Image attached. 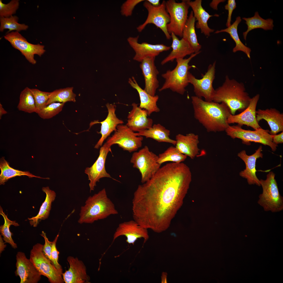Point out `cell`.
<instances>
[{
    "label": "cell",
    "mask_w": 283,
    "mask_h": 283,
    "mask_svg": "<svg viewBox=\"0 0 283 283\" xmlns=\"http://www.w3.org/2000/svg\"><path fill=\"white\" fill-rule=\"evenodd\" d=\"M189 167L167 164L134 193V220L142 227L160 233L166 230L181 206L192 181Z\"/></svg>",
    "instance_id": "6da1fadb"
},
{
    "label": "cell",
    "mask_w": 283,
    "mask_h": 283,
    "mask_svg": "<svg viewBox=\"0 0 283 283\" xmlns=\"http://www.w3.org/2000/svg\"><path fill=\"white\" fill-rule=\"evenodd\" d=\"M194 116L208 132L225 131L229 125L227 119L231 114L224 103L207 101L195 96L191 97Z\"/></svg>",
    "instance_id": "7a4b0ae2"
},
{
    "label": "cell",
    "mask_w": 283,
    "mask_h": 283,
    "mask_svg": "<svg viewBox=\"0 0 283 283\" xmlns=\"http://www.w3.org/2000/svg\"><path fill=\"white\" fill-rule=\"evenodd\" d=\"M251 98L246 91L244 84L226 75L222 84L215 90L213 101L224 102L229 108L231 114L242 112L248 106Z\"/></svg>",
    "instance_id": "3957f363"
},
{
    "label": "cell",
    "mask_w": 283,
    "mask_h": 283,
    "mask_svg": "<svg viewBox=\"0 0 283 283\" xmlns=\"http://www.w3.org/2000/svg\"><path fill=\"white\" fill-rule=\"evenodd\" d=\"M118 214L114 204L108 197L104 188L88 198L84 205L81 208L78 222L80 224H92Z\"/></svg>",
    "instance_id": "277c9868"
},
{
    "label": "cell",
    "mask_w": 283,
    "mask_h": 283,
    "mask_svg": "<svg viewBox=\"0 0 283 283\" xmlns=\"http://www.w3.org/2000/svg\"><path fill=\"white\" fill-rule=\"evenodd\" d=\"M201 51L194 53L187 59L176 60L177 65L172 70H169L161 75L165 80L162 86L159 89V91L169 89L172 91L181 95L186 91V88L188 85V75L189 70L194 66H190L189 63L192 59L199 54Z\"/></svg>",
    "instance_id": "5b68a950"
},
{
    "label": "cell",
    "mask_w": 283,
    "mask_h": 283,
    "mask_svg": "<svg viewBox=\"0 0 283 283\" xmlns=\"http://www.w3.org/2000/svg\"><path fill=\"white\" fill-rule=\"evenodd\" d=\"M275 176L271 171L267 175L266 179L259 180L263 191L259 195L257 202L264 211L273 213L283 210V197L279 192Z\"/></svg>",
    "instance_id": "8992f818"
},
{
    "label": "cell",
    "mask_w": 283,
    "mask_h": 283,
    "mask_svg": "<svg viewBox=\"0 0 283 283\" xmlns=\"http://www.w3.org/2000/svg\"><path fill=\"white\" fill-rule=\"evenodd\" d=\"M43 245L40 243L35 244L30 252V259L41 275L48 278L51 283H63L62 270L57 269L45 255Z\"/></svg>",
    "instance_id": "52a82bcc"
},
{
    "label": "cell",
    "mask_w": 283,
    "mask_h": 283,
    "mask_svg": "<svg viewBox=\"0 0 283 283\" xmlns=\"http://www.w3.org/2000/svg\"><path fill=\"white\" fill-rule=\"evenodd\" d=\"M237 125H229L225 130L226 134L233 139L236 138L242 140V143L247 145L251 144V142L259 143L270 146L272 151H275L278 145L273 141L272 135L268 130L260 128L254 130H246Z\"/></svg>",
    "instance_id": "ba28073f"
},
{
    "label": "cell",
    "mask_w": 283,
    "mask_h": 283,
    "mask_svg": "<svg viewBox=\"0 0 283 283\" xmlns=\"http://www.w3.org/2000/svg\"><path fill=\"white\" fill-rule=\"evenodd\" d=\"M158 157L147 146L133 154L130 162L140 173L142 183L149 180L160 167L161 165L157 162Z\"/></svg>",
    "instance_id": "9c48e42d"
},
{
    "label": "cell",
    "mask_w": 283,
    "mask_h": 283,
    "mask_svg": "<svg viewBox=\"0 0 283 283\" xmlns=\"http://www.w3.org/2000/svg\"><path fill=\"white\" fill-rule=\"evenodd\" d=\"M166 7L170 18L167 25L169 33H174L176 36L182 37L183 30L188 19V9L190 7L187 0L178 3L174 0L166 1Z\"/></svg>",
    "instance_id": "30bf717a"
},
{
    "label": "cell",
    "mask_w": 283,
    "mask_h": 283,
    "mask_svg": "<svg viewBox=\"0 0 283 283\" xmlns=\"http://www.w3.org/2000/svg\"><path fill=\"white\" fill-rule=\"evenodd\" d=\"M165 3L166 1L164 0L158 6L154 7L147 0L144 1L143 6L148 11V15L144 22L137 28L139 32H142L148 24H152L162 30L167 39H171V35L167 29L170 18L166 8Z\"/></svg>",
    "instance_id": "8fae6325"
},
{
    "label": "cell",
    "mask_w": 283,
    "mask_h": 283,
    "mask_svg": "<svg viewBox=\"0 0 283 283\" xmlns=\"http://www.w3.org/2000/svg\"><path fill=\"white\" fill-rule=\"evenodd\" d=\"M111 136L107 138L106 143L111 146L115 144L131 153L137 151L142 145L143 136H135L134 131L126 125L119 124Z\"/></svg>",
    "instance_id": "7c38bea8"
},
{
    "label": "cell",
    "mask_w": 283,
    "mask_h": 283,
    "mask_svg": "<svg viewBox=\"0 0 283 283\" xmlns=\"http://www.w3.org/2000/svg\"><path fill=\"white\" fill-rule=\"evenodd\" d=\"M216 63L215 61L209 66L207 72L201 79L196 78L190 72L188 74V82L193 85L195 96L203 97L207 101H213L215 93L213 83L215 77Z\"/></svg>",
    "instance_id": "4fadbf2b"
},
{
    "label": "cell",
    "mask_w": 283,
    "mask_h": 283,
    "mask_svg": "<svg viewBox=\"0 0 283 283\" xmlns=\"http://www.w3.org/2000/svg\"><path fill=\"white\" fill-rule=\"evenodd\" d=\"M5 39L9 42L14 48L19 50L26 59L30 63L35 64L36 63L34 55L40 57L46 51L44 46L39 44H33L28 42L18 32L12 31L4 36Z\"/></svg>",
    "instance_id": "5bb4252c"
},
{
    "label": "cell",
    "mask_w": 283,
    "mask_h": 283,
    "mask_svg": "<svg viewBox=\"0 0 283 283\" xmlns=\"http://www.w3.org/2000/svg\"><path fill=\"white\" fill-rule=\"evenodd\" d=\"M111 146L106 142L100 148L99 154L96 160L90 167H87L85 173L88 175L90 182L89 186L90 192L94 191L96 183L100 179L104 177L113 178L106 171L105 167L106 159L108 153L111 152Z\"/></svg>",
    "instance_id": "9a60e30c"
},
{
    "label": "cell",
    "mask_w": 283,
    "mask_h": 283,
    "mask_svg": "<svg viewBox=\"0 0 283 283\" xmlns=\"http://www.w3.org/2000/svg\"><path fill=\"white\" fill-rule=\"evenodd\" d=\"M139 36L129 37L127 41L135 51L134 60L141 62L144 59L150 57H155L161 53L169 50L171 48L163 44H152L144 42H138Z\"/></svg>",
    "instance_id": "2e32d148"
},
{
    "label": "cell",
    "mask_w": 283,
    "mask_h": 283,
    "mask_svg": "<svg viewBox=\"0 0 283 283\" xmlns=\"http://www.w3.org/2000/svg\"><path fill=\"white\" fill-rule=\"evenodd\" d=\"M121 236H126V242L133 245L138 239L143 238L144 243L149 238L148 229L142 227L134 220L119 224L113 235V241Z\"/></svg>",
    "instance_id": "e0dca14e"
},
{
    "label": "cell",
    "mask_w": 283,
    "mask_h": 283,
    "mask_svg": "<svg viewBox=\"0 0 283 283\" xmlns=\"http://www.w3.org/2000/svg\"><path fill=\"white\" fill-rule=\"evenodd\" d=\"M15 274L20 279V283H37L41 275L24 253L19 252L16 255Z\"/></svg>",
    "instance_id": "ac0fdd59"
},
{
    "label": "cell",
    "mask_w": 283,
    "mask_h": 283,
    "mask_svg": "<svg viewBox=\"0 0 283 283\" xmlns=\"http://www.w3.org/2000/svg\"><path fill=\"white\" fill-rule=\"evenodd\" d=\"M260 95L257 94L251 98L248 106L240 113L230 114L227 119L228 124L238 123L242 127L243 125L250 127L255 130L261 128L256 118V108Z\"/></svg>",
    "instance_id": "d6986e66"
},
{
    "label": "cell",
    "mask_w": 283,
    "mask_h": 283,
    "mask_svg": "<svg viewBox=\"0 0 283 283\" xmlns=\"http://www.w3.org/2000/svg\"><path fill=\"white\" fill-rule=\"evenodd\" d=\"M262 151V146L260 145L252 155H247L245 150L242 151L238 154V156L244 161L246 165L245 169L240 172V175L246 179L249 185L260 186V180L256 175L255 166L257 159L263 157Z\"/></svg>",
    "instance_id": "ffe728a7"
},
{
    "label": "cell",
    "mask_w": 283,
    "mask_h": 283,
    "mask_svg": "<svg viewBox=\"0 0 283 283\" xmlns=\"http://www.w3.org/2000/svg\"><path fill=\"white\" fill-rule=\"evenodd\" d=\"M155 58H145L141 62L140 65L144 79V89L152 96L155 95L156 90L159 86L157 78L159 72L155 64Z\"/></svg>",
    "instance_id": "44dd1931"
},
{
    "label": "cell",
    "mask_w": 283,
    "mask_h": 283,
    "mask_svg": "<svg viewBox=\"0 0 283 283\" xmlns=\"http://www.w3.org/2000/svg\"><path fill=\"white\" fill-rule=\"evenodd\" d=\"M69 267L63 273L62 277L66 283H89V276L86 273V267L83 262L77 258L69 256L67 258Z\"/></svg>",
    "instance_id": "7402d4cb"
},
{
    "label": "cell",
    "mask_w": 283,
    "mask_h": 283,
    "mask_svg": "<svg viewBox=\"0 0 283 283\" xmlns=\"http://www.w3.org/2000/svg\"><path fill=\"white\" fill-rule=\"evenodd\" d=\"M108 110V115L105 119L101 122H96L94 123H100L101 124L100 131L98 133L101 137L95 145L94 148L99 149L102 145L104 141L113 131L117 129L118 125L123 124V121L119 119L115 113L116 105L108 103L106 104Z\"/></svg>",
    "instance_id": "603a6c76"
},
{
    "label": "cell",
    "mask_w": 283,
    "mask_h": 283,
    "mask_svg": "<svg viewBox=\"0 0 283 283\" xmlns=\"http://www.w3.org/2000/svg\"><path fill=\"white\" fill-rule=\"evenodd\" d=\"M132 108L128 116L126 125L132 130L138 131L151 128L153 125V119L148 117L146 111L142 109L135 103L132 104Z\"/></svg>",
    "instance_id": "cb8c5ba5"
},
{
    "label": "cell",
    "mask_w": 283,
    "mask_h": 283,
    "mask_svg": "<svg viewBox=\"0 0 283 283\" xmlns=\"http://www.w3.org/2000/svg\"><path fill=\"white\" fill-rule=\"evenodd\" d=\"M175 147L181 153L194 159L199 154V136L193 133L185 135L179 134L176 136Z\"/></svg>",
    "instance_id": "d4e9b609"
},
{
    "label": "cell",
    "mask_w": 283,
    "mask_h": 283,
    "mask_svg": "<svg viewBox=\"0 0 283 283\" xmlns=\"http://www.w3.org/2000/svg\"><path fill=\"white\" fill-rule=\"evenodd\" d=\"M256 118L258 123L262 119L267 122L271 129L269 133L272 135L283 131V114L275 108L258 109L256 111Z\"/></svg>",
    "instance_id": "484cf974"
},
{
    "label": "cell",
    "mask_w": 283,
    "mask_h": 283,
    "mask_svg": "<svg viewBox=\"0 0 283 283\" xmlns=\"http://www.w3.org/2000/svg\"><path fill=\"white\" fill-rule=\"evenodd\" d=\"M187 2L192 8L194 16L197 21L195 25L196 28L200 29L202 33L206 36H209L210 34L213 32L214 30L209 27L208 21L211 17L215 16H218L219 15H210L202 7L201 0L194 1L187 0Z\"/></svg>",
    "instance_id": "4316f807"
},
{
    "label": "cell",
    "mask_w": 283,
    "mask_h": 283,
    "mask_svg": "<svg viewBox=\"0 0 283 283\" xmlns=\"http://www.w3.org/2000/svg\"><path fill=\"white\" fill-rule=\"evenodd\" d=\"M172 42L171 47L172 50L170 53L161 62V65L169 62H172L175 59L184 58L188 55L194 53L192 47L183 38L179 40L173 33L171 34Z\"/></svg>",
    "instance_id": "83f0119b"
},
{
    "label": "cell",
    "mask_w": 283,
    "mask_h": 283,
    "mask_svg": "<svg viewBox=\"0 0 283 283\" xmlns=\"http://www.w3.org/2000/svg\"><path fill=\"white\" fill-rule=\"evenodd\" d=\"M128 82L138 93L140 101L139 107L146 110L148 116H150L153 112H158L160 111V109L157 104L159 99L158 95L152 96L147 93L139 85L133 77L129 78Z\"/></svg>",
    "instance_id": "f1b7e54d"
},
{
    "label": "cell",
    "mask_w": 283,
    "mask_h": 283,
    "mask_svg": "<svg viewBox=\"0 0 283 283\" xmlns=\"http://www.w3.org/2000/svg\"><path fill=\"white\" fill-rule=\"evenodd\" d=\"M134 134L137 136H144L147 138H151L159 143H169L174 145L176 143L175 140L170 138V130L160 124H153L151 128L134 132Z\"/></svg>",
    "instance_id": "f546056e"
},
{
    "label": "cell",
    "mask_w": 283,
    "mask_h": 283,
    "mask_svg": "<svg viewBox=\"0 0 283 283\" xmlns=\"http://www.w3.org/2000/svg\"><path fill=\"white\" fill-rule=\"evenodd\" d=\"M42 190L46 194L45 200L42 204L37 214L35 216L28 218L30 225L34 227H37L41 220H45L48 218L52 203L54 201L56 196L55 192L51 190L48 187H43Z\"/></svg>",
    "instance_id": "4dcf8cb0"
},
{
    "label": "cell",
    "mask_w": 283,
    "mask_h": 283,
    "mask_svg": "<svg viewBox=\"0 0 283 283\" xmlns=\"http://www.w3.org/2000/svg\"><path fill=\"white\" fill-rule=\"evenodd\" d=\"M196 20L192 10L184 26L182 37L189 44L193 49L194 53L200 52L202 48L201 45L198 42L195 32V23Z\"/></svg>",
    "instance_id": "1f68e13d"
},
{
    "label": "cell",
    "mask_w": 283,
    "mask_h": 283,
    "mask_svg": "<svg viewBox=\"0 0 283 283\" xmlns=\"http://www.w3.org/2000/svg\"><path fill=\"white\" fill-rule=\"evenodd\" d=\"M241 21V17L240 16L237 17L235 21L230 26L225 29L217 30L215 33L217 34L225 32L228 33L236 44L235 47L233 49V52L235 53L239 51H242L248 57L250 58L251 49L245 46L241 41L237 32L238 26Z\"/></svg>",
    "instance_id": "d6a6232c"
},
{
    "label": "cell",
    "mask_w": 283,
    "mask_h": 283,
    "mask_svg": "<svg viewBox=\"0 0 283 283\" xmlns=\"http://www.w3.org/2000/svg\"><path fill=\"white\" fill-rule=\"evenodd\" d=\"M242 19L246 21L247 26L246 31L243 32V38L246 40L247 36L248 33L251 31L258 28H261L265 30H273L274 25L273 20L271 18L265 19L261 17L258 12H255L254 15L248 18L244 17Z\"/></svg>",
    "instance_id": "836d02e7"
},
{
    "label": "cell",
    "mask_w": 283,
    "mask_h": 283,
    "mask_svg": "<svg viewBox=\"0 0 283 283\" xmlns=\"http://www.w3.org/2000/svg\"><path fill=\"white\" fill-rule=\"evenodd\" d=\"M9 163L2 157L0 160V184L4 185L5 183L9 179L17 176H26L29 178L35 177L38 178L49 179V178H43L36 176L30 173L29 171H24L15 169L11 167Z\"/></svg>",
    "instance_id": "e575fe53"
},
{
    "label": "cell",
    "mask_w": 283,
    "mask_h": 283,
    "mask_svg": "<svg viewBox=\"0 0 283 283\" xmlns=\"http://www.w3.org/2000/svg\"><path fill=\"white\" fill-rule=\"evenodd\" d=\"M17 107L19 111L25 112L29 113L36 112L35 101L30 89L26 87L21 91Z\"/></svg>",
    "instance_id": "d590c367"
},
{
    "label": "cell",
    "mask_w": 283,
    "mask_h": 283,
    "mask_svg": "<svg viewBox=\"0 0 283 283\" xmlns=\"http://www.w3.org/2000/svg\"><path fill=\"white\" fill-rule=\"evenodd\" d=\"M73 89L72 87H68L56 90L51 92L47 105L53 102L64 103L68 101L75 102L76 95L73 93Z\"/></svg>",
    "instance_id": "8d00e7d4"
},
{
    "label": "cell",
    "mask_w": 283,
    "mask_h": 283,
    "mask_svg": "<svg viewBox=\"0 0 283 283\" xmlns=\"http://www.w3.org/2000/svg\"><path fill=\"white\" fill-rule=\"evenodd\" d=\"M157 162L161 165L167 161L180 163L185 160L187 156L181 153L175 147L171 146L168 148L163 153L159 154Z\"/></svg>",
    "instance_id": "74e56055"
},
{
    "label": "cell",
    "mask_w": 283,
    "mask_h": 283,
    "mask_svg": "<svg viewBox=\"0 0 283 283\" xmlns=\"http://www.w3.org/2000/svg\"><path fill=\"white\" fill-rule=\"evenodd\" d=\"M0 214L2 216L4 220V224L0 227V233L1 235L3 237V240L5 243H9L13 248L16 249L17 248V245L12 238V233L10 231L9 228L12 225L17 226L19 225L16 221H12L9 219L7 215L3 212L1 206H0Z\"/></svg>",
    "instance_id": "f35d334b"
},
{
    "label": "cell",
    "mask_w": 283,
    "mask_h": 283,
    "mask_svg": "<svg viewBox=\"0 0 283 283\" xmlns=\"http://www.w3.org/2000/svg\"><path fill=\"white\" fill-rule=\"evenodd\" d=\"M18 18L16 16H11L10 17L0 18V31L3 32L5 29L9 30L7 34L11 31L15 30L19 32L26 30L28 26L25 24L18 23Z\"/></svg>",
    "instance_id": "ab89813d"
},
{
    "label": "cell",
    "mask_w": 283,
    "mask_h": 283,
    "mask_svg": "<svg viewBox=\"0 0 283 283\" xmlns=\"http://www.w3.org/2000/svg\"><path fill=\"white\" fill-rule=\"evenodd\" d=\"M64 104L58 102L52 103L42 108L37 113L43 119L51 118L61 111Z\"/></svg>",
    "instance_id": "60d3db41"
},
{
    "label": "cell",
    "mask_w": 283,
    "mask_h": 283,
    "mask_svg": "<svg viewBox=\"0 0 283 283\" xmlns=\"http://www.w3.org/2000/svg\"><path fill=\"white\" fill-rule=\"evenodd\" d=\"M35 101L37 113L47 105L51 92L41 91L36 89H30Z\"/></svg>",
    "instance_id": "b9f144b4"
},
{
    "label": "cell",
    "mask_w": 283,
    "mask_h": 283,
    "mask_svg": "<svg viewBox=\"0 0 283 283\" xmlns=\"http://www.w3.org/2000/svg\"><path fill=\"white\" fill-rule=\"evenodd\" d=\"M18 0H12L8 3L5 4L0 0V17L8 18L15 14L19 8Z\"/></svg>",
    "instance_id": "7bdbcfd3"
},
{
    "label": "cell",
    "mask_w": 283,
    "mask_h": 283,
    "mask_svg": "<svg viewBox=\"0 0 283 283\" xmlns=\"http://www.w3.org/2000/svg\"><path fill=\"white\" fill-rule=\"evenodd\" d=\"M143 0H127L123 3L121 7V14L126 17L131 16L135 6Z\"/></svg>",
    "instance_id": "ee69618b"
},
{
    "label": "cell",
    "mask_w": 283,
    "mask_h": 283,
    "mask_svg": "<svg viewBox=\"0 0 283 283\" xmlns=\"http://www.w3.org/2000/svg\"><path fill=\"white\" fill-rule=\"evenodd\" d=\"M59 236V234L57 235L54 240L52 241L51 251V255L52 262L56 267L58 269L62 270L61 266L58 263V255L59 252L58 251L56 247V243Z\"/></svg>",
    "instance_id": "f6af8a7d"
},
{
    "label": "cell",
    "mask_w": 283,
    "mask_h": 283,
    "mask_svg": "<svg viewBox=\"0 0 283 283\" xmlns=\"http://www.w3.org/2000/svg\"><path fill=\"white\" fill-rule=\"evenodd\" d=\"M40 235L43 237L45 240V244L43 247V251L46 256L52 263L51 255L52 241L51 242L49 240L46 236V233L43 231L42 232Z\"/></svg>",
    "instance_id": "bcb514c9"
},
{
    "label": "cell",
    "mask_w": 283,
    "mask_h": 283,
    "mask_svg": "<svg viewBox=\"0 0 283 283\" xmlns=\"http://www.w3.org/2000/svg\"><path fill=\"white\" fill-rule=\"evenodd\" d=\"M236 7V3L235 0H228L227 3L225 6L226 10L228 11V15L226 24L227 27L231 25V16L232 12Z\"/></svg>",
    "instance_id": "7dc6e473"
},
{
    "label": "cell",
    "mask_w": 283,
    "mask_h": 283,
    "mask_svg": "<svg viewBox=\"0 0 283 283\" xmlns=\"http://www.w3.org/2000/svg\"><path fill=\"white\" fill-rule=\"evenodd\" d=\"M272 135V140L273 142L275 144L282 143H283V131L279 134Z\"/></svg>",
    "instance_id": "c3c4849f"
},
{
    "label": "cell",
    "mask_w": 283,
    "mask_h": 283,
    "mask_svg": "<svg viewBox=\"0 0 283 283\" xmlns=\"http://www.w3.org/2000/svg\"><path fill=\"white\" fill-rule=\"evenodd\" d=\"M225 1L224 0H213L210 3V7L214 9L217 10V6L220 3L224 2Z\"/></svg>",
    "instance_id": "681fc988"
},
{
    "label": "cell",
    "mask_w": 283,
    "mask_h": 283,
    "mask_svg": "<svg viewBox=\"0 0 283 283\" xmlns=\"http://www.w3.org/2000/svg\"><path fill=\"white\" fill-rule=\"evenodd\" d=\"M1 235H0V253H1L2 251L4 250V248L6 247V245L5 244V242H3V238H2Z\"/></svg>",
    "instance_id": "f907efd6"
},
{
    "label": "cell",
    "mask_w": 283,
    "mask_h": 283,
    "mask_svg": "<svg viewBox=\"0 0 283 283\" xmlns=\"http://www.w3.org/2000/svg\"><path fill=\"white\" fill-rule=\"evenodd\" d=\"M147 1L153 6L154 7H157L159 6L160 3L159 0H147Z\"/></svg>",
    "instance_id": "816d5d0a"
},
{
    "label": "cell",
    "mask_w": 283,
    "mask_h": 283,
    "mask_svg": "<svg viewBox=\"0 0 283 283\" xmlns=\"http://www.w3.org/2000/svg\"><path fill=\"white\" fill-rule=\"evenodd\" d=\"M167 274L166 272H163L161 276V282L162 283H167Z\"/></svg>",
    "instance_id": "f5cc1de1"
},
{
    "label": "cell",
    "mask_w": 283,
    "mask_h": 283,
    "mask_svg": "<svg viewBox=\"0 0 283 283\" xmlns=\"http://www.w3.org/2000/svg\"><path fill=\"white\" fill-rule=\"evenodd\" d=\"M7 113V112L6 111L3 107V106L1 103H0V119H1L3 115Z\"/></svg>",
    "instance_id": "db71d44e"
}]
</instances>
